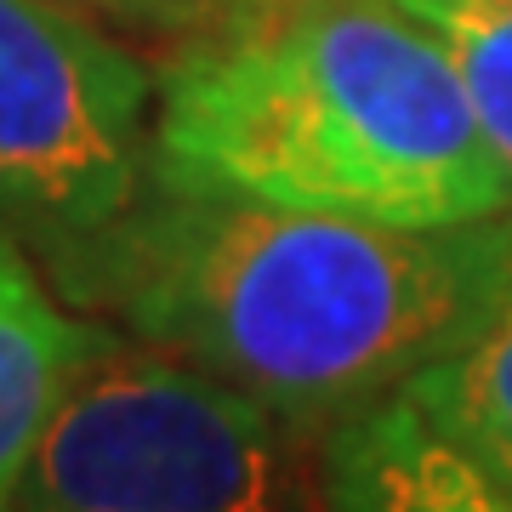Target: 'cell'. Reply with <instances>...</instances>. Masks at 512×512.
I'll return each mask as SVG.
<instances>
[{
    "instance_id": "3957f363",
    "label": "cell",
    "mask_w": 512,
    "mask_h": 512,
    "mask_svg": "<svg viewBox=\"0 0 512 512\" xmlns=\"http://www.w3.org/2000/svg\"><path fill=\"white\" fill-rule=\"evenodd\" d=\"M12 512H336L313 427L160 348L103 336Z\"/></svg>"
},
{
    "instance_id": "8992f818",
    "label": "cell",
    "mask_w": 512,
    "mask_h": 512,
    "mask_svg": "<svg viewBox=\"0 0 512 512\" xmlns=\"http://www.w3.org/2000/svg\"><path fill=\"white\" fill-rule=\"evenodd\" d=\"M109 325L74 319L29 256L0 239V512L18 507L35 450Z\"/></svg>"
},
{
    "instance_id": "ba28073f",
    "label": "cell",
    "mask_w": 512,
    "mask_h": 512,
    "mask_svg": "<svg viewBox=\"0 0 512 512\" xmlns=\"http://www.w3.org/2000/svg\"><path fill=\"white\" fill-rule=\"evenodd\" d=\"M450 46L478 126L512 183V0H399Z\"/></svg>"
},
{
    "instance_id": "7a4b0ae2",
    "label": "cell",
    "mask_w": 512,
    "mask_h": 512,
    "mask_svg": "<svg viewBox=\"0 0 512 512\" xmlns=\"http://www.w3.org/2000/svg\"><path fill=\"white\" fill-rule=\"evenodd\" d=\"M148 188L382 228L512 211L456 57L399 0H262L154 74Z\"/></svg>"
},
{
    "instance_id": "5b68a950",
    "label": "cell",
    "mask_w": 512,
    "mask_h": 512,
    "mask_svg": "<svg viewBox=\"0 0 512 512\" xmlns=\"http://www.w3.org/2000/svg\"><path fill=\"white\" fill-rule=\"evenodd\" d=\"M325 473L336 512H512V495L404 393L330 427Z\"/></svg>"
},
{
    "instance_id": "277c9868",
    "label": "cell",
    "mask_w": 512,
    "mask_h": 512,
    "mask_svg": "<svg viewBox=\"0 0 512 512\" xmlns=\"http://www.w3.org/2000/svg\"><path fill=\"white\" fill-rule=\"evenodd\" d=\"M154 69L57 0H0V217L63 245L148 188Z\"/></svg>"
},
{
    "instance_id": "9c48e42d",
    "label": "cell",
    "mask_w": 512,
    "mask_h": 512,
    "mask_svg": "<svg viewBox=\"0 0 512 512\" xmlns=\"http://www.w3.org/2000/svg\"><path fill=\"white\" fill-rule=\"evenodd\" d=\"M80 18L103 23V29H131L148 40H194L217 23H234L245 12H256L262 0H57Z\"/></svg>"
},
{
    "instance_id": "52a82bcc",
    "label": "cell",
    "mask_w": 512,
    "mask_h": 512,
    "mask_svg": "<svg viewBox=\"0 0 512 512\" xmlns=\"http://www.w3.org/2000/svg\"><path fill=\"white\" fill-rule=\"evenodd\" d=\"M404 399L512 495V245L473 325L404 387Z\"/></svg>"
},
{
    "instance_id": "6da1fadb",
    "label": "cell",
    "mask_w": 512,
    "mask_h": 512,
    "mask_svg": "<svg viewBox=\"0 0 512 512\" xmlns=\"http://www.w3.org/2000/svg\"><path fill=\"white\" fill-rule=\"evenodd\" d=\"M507 245V217L382 228L143 188L114 222L52 245V279L131 342L302 427H342L456 348Z\"/></svg>"
}]
</instances>
